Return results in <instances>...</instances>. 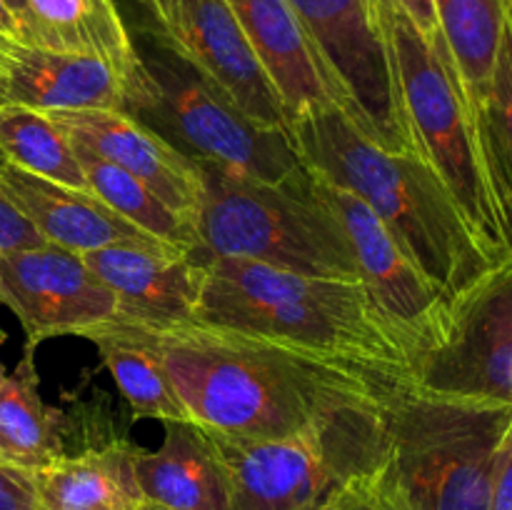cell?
Segmentation results:
<instances>
[{
    "label": "cell",
    "mask_w": 512,
    "mask_h": 510,
    "mask_svg": "<svg viewBox=\"0 0 512 510\" xmlns=\"http://www.w3.org/2000/svg\"><path fill=\"white\" fill-rule=\"evenodd\" d=\"M188 418L238 438H290L358 403H388L408 383L295 345L205 323L155 330Z\"/></svg>",
    "instance_id": "obj_1"
},
{
    "label": "cell",
    "mask_w": 512,
    "mask_h": 510,
    "mask_svg": "<svg viewBox=\"0 0 512 510\" xmlns=\"http://www.w3.org/2000/svg\"><path fill=\"white\" fill-rule=\"evenodd\" d=\"M288 130L310 173L358 195L448 303L500 260L423 155L388 153L335 103L308 110Z\"/></svg>",
    "instance_id": "obj_2"
},
{
    "label": "cell",
    "mask_w": 512,
    "mask_h": 510,
    "mask_svg": "<svg viewBox=\"0 0 512 510\" xmlns=\"http://www.w3.org/2000/svg\"><path fill=\"white\" fill-rule=\"evenodd\" d=\"M198 323L295 345L413 385L398 333L360 280L318 278L243 258H200Z\"/></svg>",
    "instance_id": "obj_3"
},
{
    "label": "cell",
    "mask_w": 512,
    "mask_h": 510,
    "mask_svg": "<svg viewBox=\"0 0 512 510\" xmlns=\"http://www.w3.org/2000/svg\"><path fill=\"white\" fill-rule=\"evenodd\" d=\"M398 68L405 113L418 150L440 175L485 248L512 250V228L495 193L480 133L478 108L465 88L443 33H420L398 0H375Z\"/></svg>",
    "instance_id": "obj_4"
},
{
    "label": "cell",
    "mask_w": 512,
    "mask_h": 510,
    "mask_svg": "<svg viewBox=\"0 0 512 510\" xmlns=\"http://www.w3.org/2000/svg\"><path fill=\"white\" fill-rule=\"evenodd\" d=\"M195 165L203 180L195 258H243L318 278L360 280L348 235L315 195L310 170L288 183H263L213 163Z\"/></svg>",
    "instance_id": "obj_5"
},
{
    "label": "cell",
    "mask_w": 512,
    "mask_h": 510,
    "mask_svg": "<svg viewBox=\"0 0 512 510\" xmlns=\"http://www.w3.org/2000/svg\"><path fill=\"white\" fill-rule=\"evenodd\" d=\"M512 405L400 390L385 403V468L413 510H490Z\"/></svg>",
    "instance_id": "obj_6"
},
{
    "label": "cell",
    "mask_w": 512,
    "mask_h": 510,
    "mask_svg": "<svg viewBox=\"0 0 512 510\" xmlns=\"http://www.w3.org/2000/svg\"><path fill=\"white\" fill-rule=\"evenodd\" d=\"M208 430V428H205ZM225 465L230 510H313L385 463V403H358L290 438L208 430Z\"/></svg>",
    "instance_id": "obj_7"
},
{
    "label": "cell",
    "mask_w": 512,
    "mask_h": 510,
    "mask_svg": "<svg viewBox=\"0 0 512 510\" xmlns=\"http://www.w3.org/2000/svg\"><path fill=\"white\" fill-rule=\"evenodd\" d=\"M138 53L148 73V90L130 115L180 153L263 183H288L308 173L290 130L263 128L240 113L158 35L155 48H138Z\"/></svg>",
    "instance_id": "obj_8"
},
{
    "label": "cell",
    "mask_w": 512,
    "mask_h": 510,
    "mask_svg": "<svg viewBox=\"0 0 512 510\" xmlns=\"http://www.w3.org/2000/svg\"><path fill=\"white\" fill-rule=\"evenodd\" d=\"M315 45L335 105L388 153H418L375 0H288Z\"/></svg>",
    "instance_id": "obj_9"
},
{
    "label": "cell",
    "mask_w": 512,
    "mask_h": 510,
    "mask_svg": "<svg viewBox=\"0 0 512 510\" xmlns=\"http://www.w3.org/2000/svg\"><path fill=\"white\" fill-rule=\"evenodd\" d=\"M413 385L512 405V250L450 300L440 338L413 363Z\"/></svg>",
    "instance_id": "obj_10"
},
{
    "label": "cell",
    "mask_w": 512,
    "mask_h": 510,
    "mask_svg": "<svg viewBox=\"0 0 512 510\" xmlns=\"http://www.w3.org/2000/svg\"><path fill=\"white\" fill-rule=\"evenodd\" d=\"M313 190L343 225L358 263L360 283L365 285L378 313L398 333L413 370L415 360L440 338L448 300L420 273L398 240L388 233L383 220L358 195L315 173Z\"/></svg>",
    "instance_id": "obj_11"
},
{
    "label": "cell",
    "mask_w": 512,
    "mask_h": 510,
    "mask_svg": "<svg viewBox=\"0 0 512 510\" xmlns=\"http://www.w3.org/2000/svg\"><path fill=\"white\" fill-rule=\"evenodd\" d=\"M0 303L15 313L25 345L83 335L118 315L115 295L83 260L55 243L0 255Z\"/></svg>",
    "instance_id": "obj_12"
},
{
    "label": "cell",
    "mask_w": 512,
    "mask_h": 510,
    "mask_svg": "<svg viewBox=\"0 0 512 510\" xmlns=\"http://www.w3.org/2000/svg\"><path fill=\"white\" fill-rule=\"evenodd\" d=\"M153 33L240 113L263 128L288 130L283 98L228 0H170L168 18Z\"/></svg>",
    "instance_id": "obj_13"
},
{
    "label": "cell",
    "mask_w": 512,
    "mask_h": 510,
    "mask_svg": "<svg viewBox=\"0 0 512 510\" xmlns=\"http://www.w3.org/2000/svg\"><path fill=\"white\" fill-rule=\"evenodd\" d=\"M83 260L113 290L115 318L148 330H173L198 320L205 273L188 250L118 243L85 253Z\"/></svg>",
    "instance_id": "obj_14"
},
{
    "label": "cell",
    "mask_w": 512,
    "mask_h": 510,
    "mask_svg": "<svg viewBox=\"0 0 512 510\" xmlns=\"http://www.w3.org/2000/svg\"><path fill=\"white\" fill-rule=\"evenodd\" d=\"M53 120L75 145H83L138 178L165 205L195 225L203 198L198 165L150 125L125 110L53 113Z\"/></svg>",
    "instance_id": "obj_15"
},
{
    "label": "cell",
    "mask_w": 512,
    "mask_h": 510,
    "mask_svg": "<svg viewBox=\"0 0 512 510\" xmlns=\"http://www.w3.org/2000/svg\"><path fill=\"white\" fill-rule=\"evenodd\" d=\"M0 100L40 113L130 108V85L93 55L63 53L18 38L0 45Z\"/></svg>",
    "instance_id": "obj_16"
},
{
    "label": "cell",
    "mask_w": 512,
    "mask_h": 510,
    "mask_svg": "<svg viewBox=\"0 0 512 510\" xmlns=\"http://www.w3.org/2000/svg\"><path fill=\"white\" fill-rule=\"evenodd\" d=\"M0 193L43 235L45 243H55L78 255L118 243L168 245L120 218L90 190L65 188L10 163L0 168Z\"/></svg>",
    "instance_id": "obj_17"
},
{
    "label": "cell",
    "mask_w": 512,
    "mask_h": 510,
    "mask_svg": "<svg viewBox=\"0 0 512 510\" xmlns=\"http://www.w3.org/2000/svg\"><path fill=\"white\" fill-rule=\"evenodd\" d=\"M133 468L145 503L163 510H230L225 465L195 420H165L163 443L155 450L135 445Z\"/></svg>",
    "instance_id": "obj_18"
},
{
    "label": "cell",
    "mask_w": 512,
    "mask_h": 510,
    "mask_svg": "<svg viewBox=\"0 0 512 510\" xmlns=\"http://www.w3.org/2000/svg\"><path fill=\"white\" fill-rule=\"evenodd\" d=\"M23 35L35 45L93 55L113 65L130 85L133 113L148 90V73L115 0H25Z\"/></svg>",
    "instance_id": "obj_19"
},
{
    "label": "cell",
    "mask_w": 512,
    "mask_h": 510,
    "mask_svg": "<svg viewBox=\"0 0 512 510\" xmlns=\"http://www.w3.org/2000/svg\"><path fill=\"white\" fill-rule=\"evenodd\" d=\"M228 5L283 98L288 128L308 110L335 103L313 40L288 0H228Z\"/></svg>",
    "instance_id": "obj_20"
},
{
    "label": "cell",
    "mask_w": 512,
    "mask_h": 510,
    "mask_svg": "<svg viewBox=\"0 0 512 510\" xmlns=\"http://www.w3.org/2000/svg\"><path fill=\"white\" fill-rule=\"evenodd\" d=\"M135 445L113 438L85 445L35 470V488L45 510H135L143 505L133 468Z\"/></svg>",
    "instance_id": "obj_21"
},
{
    "label": "cell",
    "mask_w": 512,
    "mask_h": 510,
    "mask_svg": "<svg viewBox=\"0 0 512 510\" xmlns=\"http://www.w3.org/2000/svg\"><path fill=\"white\" fill-rule=\"evenodd\" d=\"M80 338L98 348L105 368L133 408L135 418L150 420H190L160 355L155 330L128 320H110L98 328L85 330Z\"/></svg>",
    "instance_id": "obj_22"
},
{
    "label": "cell",
    "mask_w": 512,
    "mask_h": 510,
    "mask_svg": "<svg viewBox=\"0 0 512 510\" xmlns=\"http://www.w3.org/2000/svg\"><path fill=\"white\" fill-rule=\"evenodd\" d=\"M33 350L25 345L23 358L0 383V463L30 473L65 453L63 413L40 395Z\"/></svg>",
    "instance_id": "obj_23"
},
{
    "label": "cell",
    "mask_w": 512,
    "mask_h": 510,
    "mask_svg": "<svg viewBox=\"0 0 512 510\" xmlns=\"http://www.w3.org/2000/svg\"><path fill=\"white\" fill-rule=\"evenodd\" d=\"M73 148L80 160L85 180H88V190L100 203L108 205L120 218L133 223L135 228H140L150 238L173 245V248L195 253L198 238H195V225L190 220L175 213L148 185L140 183L138 178H133L125 170H120L118 165L98 158V155L90 153L83 145L73 143Z\"/></svg>",
    "instance_id": "obj_24"
},
{
    "label": "cell",
    "mask_w": 512,
    "mask_h": 510,
    "mask_svg": "<svg viewBox=\"0 0 512 510\" xmlns=\"http://www.w3.org/2000/svg\"><path fill=\"white\" fill-rule=\"evenodd\" d=\"M0 158L65 188L88 190L73 143L53 115L23 105H0Z\"/></svg>",
    "instance_id": "obj_25"
},
{
    "label": "cell",
    "mask_w": 512,
    "mask_h": 510,
    "mask_svg": "<svg viewBox=\"0 0 512 510\" xmlns=\"http://www.w3.org/2000/svg\"><path fill=\"white\" fill-rule=\"evenodd\" d=\"M433 8L445 45L478 108L503 33V0H433Z\"/></svg>",
    "instance_id": "obj_26"
},
{
    "label": "cell",
    "mask_w": 512,
    "mask_h": 510,
    "mask_svg": "<svg viewBox=\"0 0 512 510\" xmlns=\"http://www.w3.org/2000/svg\"><path fill=\"white\" fill-rule=\"evenodd\" d=\"M478 118L495 193L512 228V0H503V33Z\"/></svg>",
    "instance_id": "obj_27"
},
{
    "label": "cell",
    "mask_w": 512,
    "mask_h": 510,
    "mask_svg": "<svg viewBox=\"0 0 512 510\" xmlns=\"http://www.w3.org/2000/svg\"><path fill=\"white\" fill-rule=\"evenodd\" d=\"M343 510H413L395 485L385 463L373 473L355 478L335 495Z\"/></svg>",
    "instance_id": "obj_28"
},
{
    "label": "cell",
    "mask_w": 512,
    "mask_h": 510,
    "mask_svg": "<svg viewBox=\"0 0 512 510\" xmlns=\"http://www.w3.org/2000/svg\"><path fill=\"white\" fill-rule=\"evenodd\" d=\"M0 510H45L30 470L0 463Z\"/></svg>",
    "instance_id": "obj_29"
},
{
    "label": "cell",
    "mask_w": 512,
    "mask_h": 510,
    "mask_svg": "<svg viewBox=\"0 0 512 510\" xmlns=\"http://www.w3.org/2000/svg\"><path fill=\"white\" fill-rule=\"evenodd\" d=\"M5 160L0 158V168ZM45 238L3 198L0 193V255L13 253V250L25 248H38L43 245Z\"/></svg>",
    "instance_id": "obj_30"
},
{
    "label": "cell",
    "mask_w": 512,
    "mask_h": 510,
    "mask_svg": "<svg viewBox=\"0 0 512 510\" xmlns=\"http://www.w3.org/2000/svg\"><path fill=\"white\" fill-rule=\"evenodd\" d=\"M490 510H512V433L503 450V458H500L498 475H495Z\"/></svg>",
    "instance_id": "obj_31"
},
{
    "label": "cell",
    "mask_w": 512,
    "mask_h": 510,
    "mask_svg": "<svg viewBox=\"0 0 512 510\" xmlns=\"http://www.w3.org/2000/svg\"><path fill=\"white\" fill-rule=\"evenodd\" d=\"M398 3L403 5L405 13L413 18V23L418 25L420 33L428 35V38L440 35V25H438V18H435L433 0H398Z\"/></svg>",
    "instance_id": "obj_32"
},
{
    "label": "cell",
    "mask_w": 512,
    "mask_h": 510,
    "mask_svg": "<svg viewBox=\"0 0 512 510\" xmlns=\"http://www.w3.org/2000/svg\"><path fill=\"white\" fill-rule=\"evenodd\" d=\"M25 38L23 35V23H20L18 15L10 10V5L5 0H0V45L10 43V40Z\"/></svg>",
    "instance_id": "obj_33"
},
{
    "label": "cell",
    "mask_w": 512,
    "mask_h": 510,
    "mask_svg": "<svg viewBox=\"0 0 512 510\" xmlns=\"http://www.w3.org/2000/svg\"><path fill=\"white\" fill-rule=\"evenodd\" d=\"M135 3H140L145 10H148L155 25H163L165 18H168L170 0H135Z\"/></svg>",
    "instance_id": "obj_34"
},
{
    "label": "cell",
    "mask_w": 512,
    "mask_h": 510,
    "mask_svg": "<svg viewBox=\"0 0 512 510\" xmlns=\"http://www.w3.org/2000/svg\"><path fill=\"white\" fill-rule=\"evenodd\" d=\"M5 3L10 5V10H13L15 15L20 18V23H23V10H25V0H5Z\"/></svg>",
    "instance_id": "obj_35"
},
{
    "label": "cell",
    "mask_w": 512,
    "mask_h": 510,
    "mask_svg": "<svg viewBox=\"0 0 512 510\" xmlns=\"http://www.w3.org/2000/svg\"><path fill=\"white\" fill-rule=\"evenodd\" d=\"M313 510H343V508H340V505H338V500H328V503H323V505H318V508H313Z\"/></svg>",
    "instance_id": "obj_36"
},
{
    "label": "cell",
    "mask_w": 512,
    "mask_h": 510,
    "mask_svg": "<svg viewBox=\"0 0 512 510\" xmlns=\"http://www.w3.org/2000/svg\"><path fill=\"white\" fill-rule=\"evenodd\" d=\"M3 343H5V333H3V330H0V345H3ZM5 375H8V370H5V365L0 363V383H3V380H5Z\"/></svg>",
    "instance_id": "obj_37"
},
{
    "label": "cell",
    "mask_w": 512,
    "mask_h": 510,
    "mask_svg": "<svg viewBox=\"0 0 512 510\" xmlns=\"http://www.w3.org/2000/svg\"><path fill=\"white\" fill-rule=\"evenodd\" d=\"M135 510H163V508H158V505H150V503H143V505H138V508Z\"/></svg>",
    "instance_id": "obj_38"
},
{
    "label": "cell",
    "mask_w": 512,
    "mask_h": 510,
    "mask_svg": "<svg viewBox=\"0 0 512 510\" xmlns=\"http://www.w3.org/2000/svg\"><path fill=\"white\" fill-rule=\"evenodd\" d=\"M0 105H3V100H0Z\"/></svg>",
    "instance_id": "obj_39"
}]
</instances>
